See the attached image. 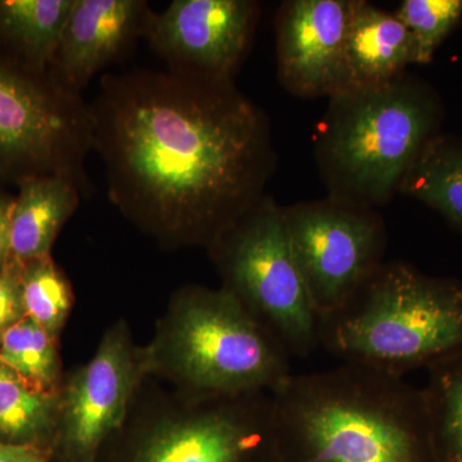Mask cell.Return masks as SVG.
<instances>
[{
  "label": "cell",
  "mask_w": 462,
  "mask_h": 462,
  "mask_svg": "<svg viewBox=\"0 0 462 462\" xmlns=\"http://www.w3.org/2000/svg\"><path fill=\"white\" fill-rule=\"evenodd\" d=\"M89 108L111 199L145 230L211 247L263 199L275 163L269 123L233 80L107 76Z\"/></svg>",
  "instance_id": "6da1fadb"
},
{
  "label": "cell",
  "mask_w": 462,
  "mask_h": 462,
  "mask_svg": "<svg viewBox=\"0 0 462 462\" xmlns=\"http://www.w3.org/2000/svg\"><path fill=\"white\" fill-rule=\"evenodd\" d=\"M272 397L287 462L437 458L424 392L401 376L342 363L291 374Z\"/></svg>",
  "instance_id": "7a4b0ae2"
},
{
  "label": "cell",
  "mask_w": 462,
  "mask_h": 462,
  "mask_svg": "<svg viewBox=\"0 0 462 462\" xmlns=\"http://www.w3.org/2000/svg\"><path fill=\"white\" fill-rule=\"evenodd\" d=\"M342 363L401 376L462 352V282L383 263L342 309L319 319Z\"/></svg>",
  "instance_id": "3957f363"
},
{
  "label": "cell",
  "mask_w": 462,
  "mask_h": 462,
  "mask_svg": "<svg viewBox=\"0 0 462 462\" xmlns=\"http://www.w3.org/2000/svg\"><path fill=\"white\" fill-rule=\"evenodd\" d=\"M440 116L434 91L404 74L330 97L316 154L331 199L373 209L388 203L437 135Z\"/></svg>",
  "instance_id": "277c9868"
},
{
  "label": "cell",
  "mask_w": 462,
  "mask_h": 462,
  "mask_svg": "<svg viewBox=\"0 0 462 462\" xmlns=\"http://www.w3.org/2000/svg\"><path fill=\"white\" fill-rule=\"evenodd\" d=\"M158 354L191 397L273 393L291 374L285 346L224 288L182 291Z\"/></svg>",
  "instance_id": "5b68a950"
},
{
  "label": "cell",
  "mask_w": 462,
  "mask_h": 462,
  "mask_svg": "<svg viewBox=\"0 0 462 462\" xmlns=\"http://www.w3.org/2000/svg\"><path fill=\"white\" fill-rule=\"evenodd\" d=\"M224 289L287 349L307 357L319 342V319L287 233L282 207L263 197L209 247Z\"/></svg>",
  "instance_id": "8992f818"
},
{
  "label": "cell",
  "mask_w": 462,
  "mask_h": 462,
  "mask_svg": "<svg viewBox=\"0 0 462 462\" xmlns=\"http://www.w3.org/2000/svg\"><path fill=\"white\" fill-rule=\"evenodd\" d=\"M90 149V108L78 91L0 60V173L20 182L63 175L81 185Z\"/></svg>",
  "instance_id": "52a82bcc"
},
{
  "label": "cell",
  "mask_w": 462,
  "mask_h": 462,
  "mask_svg": "<svg viewBox=\"0 0 462 462\" xmlns=\"http://www.w3.org/2000/svg\"><path fill=\"white\" fill-rule=\"evenodd\" d=\"M318 319L338 311L383 264L384 221L373 208L329 199L282 208Z\"/></svg>",
  "instance_id": "ba28073f"
},
{
  "label": "cell",
  "mask_w": 462,
  "mask_h": 462,
  "mask_svg": "<svg viewBox=\"0 0 462 462\" xmlns=\"http://www.w3.org/2000/svg\"><path fill=\"white\" fill-rule=\"evenodd\" d=\"M276 447L272 393L191 397L187 411L152 434L138 462H245Z\"/></svg>",
  "instance_id": "9c48e42d"
},
{
  "label": "cell",
  "mask_w": 462,
  "mask_h": 462,
  "mask_svg": "<svg viewBox=\"0 0 462 462\" xmlns=\"http://www.w3.org/2000/svg\"><path fill=\"white\" fill-rule=\"evenodd\" d=\"M148 366V354L135 351L124 325L106 333L94 357L60 391L57 437L71 454L90 458L118 430Z\"/></svg>",
  "instance_id": "30bf717a"
},
{
  "label": "cell",
  "mask_w": 462,
  "mask_h": 462,
  "mask_svg": "<svg viewBox=\"0 0 462 462\" xmlns=\"http://www.w3.org/2000/svg\"><path fill=\"white\" fill-rule=\"evenodd\" d=\"M248 0H175L165 12L149 14L144 33L173 71L233 78L257 20Z\"/></svg>",
  "instance_id": "8fae6325"
},
{
  "label": "cell",
  "mask_w": 462,
  "mask_h": 462,
  "mask_svg": "<svg viewBox=\"0 0 462 462\" xmlns=\"http://www.w3.org/2000/svg\"><path fill=\"white\" fill-rule=\"evenodd\" d=\"M355 0H291L278 23V74L300 97H333L343 88Z\"/></svg>",
  "instance_id": "7c38bea8"
},
{
  "label": "cell",
  "mask_w": 462,
  "mask_h": 462,
  "mask_svg": "<svg viewBox=\"0 0 462 462\" xmlns=\"http://www.w3.org/2000/svg\"><path fill=\"white\" fill-rule=\"evenodd\" d=\"M151 12L139 0H74L51 60L54 78L78 91L144 33Z\"/></svg>",
  "instance_id": "4fadbf2b"
},
{
  "label": "cell",
  "mask_w": 462,
  "mask_h": 462,
  "mask_svg": "<svg viewBox=\"0 0 462 462\" xmlns=\"http://www.w3.org/2000/svg\"><path fill=\"white\" fill-rule=\"evenodd\" d=\"M412 63H416L415 42L396 14L355 0L340 91L391 83Z\"/></svg>",
  "instance_id": "5bb4252c"
},
{
  "label": "cell",
  "mask_w": 462,
  "mask_h": 462,
  "mask_svg": "<svg viewBox=\"0 0 462 462\" xmlns=\"http://www.w3.org/2000/svg\"><path fill=\"white\" fill-rule=\"evenodd\" d=\"M80 187L63 175L23 179L11 214V261L51 256V245L80 202Z\"/></svg>",
  "instance_id": "9a60e30c"
},
{
  "label": "cell",
  "mask_w": 462,
  "mask_h": 462,
  "mask_svg": "<svg viewBox=\"0 0 462 462\" xmlns=\"http://www.w3.org/2000/svg\"><path fill=\"white\" fill-rule=\"evenodd\" d=\"M400 191L439 212L462 233V139L437 134L404 176Z\"/></svg>",
  "instance_id": "2e32d148"
},
{
  "label": "cell",
  "mask_w": 462,
  "mask_h": 462,
  "mask_svg": "<svg viewBox=\"0 0 462 462\" xmlns=\"http://www.w3.org/2000/svg\"><path fill=\"white\" fill-rule=\"evenodd\" d=\"M74 0H2L0 35L33 71L51 65Z\"/></svg>",
  "instance_id": "e0dca14e"
},
{
  "label": "cell",
  "mask_w": 462,
  "mask_h": 462,
  "mask_svg": "<svg viewBox=\"0 0 462 462\" xmlns=\"http://www.w3.org/2000/svg\"><path fill=\"white\" fill-rule=\"evenodd\" d=\"M60 398L58 392H42L20 380L0 382V442L33 447L57 437Z\"/></svg>",
  "instance_id": "ac0fdd59"
},
{
  "label": "cell",
  "mask_w": 462,
  "mask_h": 462,
  "mask_svg": "<svg viewBox=\"0 0 462 462\" xmlns=\"http://www.w3.org/2000/svg\"><path fill=\"white\" fill-rule=\"evenodd\" d=\"M428 370L422 392L438 462H462V352Z\"/></svg>",
  "instance_id": "d6986e66"
},
{
  "label": "cell",
  "mask_w": 462,
  "mask_h": 462,
  "mask_svg": "<svg viewBox=\"0 0 462 462\" xmlns=\"http://www.w3.org/2000/svg\"><path fill=\"white\" fill-rule=\"evenodd\" d=\"M0 360L29 387L58 392L60 360L57 338L27 316L3 336Z\"/></svg>",
  "instance_id": "ffe728a7"
},
{
  "label": "cell",
  "mask_w": 462,
  "mask_h": 462,
  "mask_svg": "<svg viewBox=\"0 0 462 462\" xmlns=\"http://www.w3.org/2000/svg\"><path fill=\"white\" fill-rule=\"evenodd\" d=\"M20 282L27 318L58 338L72 309V289L66 276L53 258L45 256L20 264Z\"/></svg>",
  "instance_id": "44dd1931"
},
{
  "label": "cell",
  "mask_w": 462,
  "mask_h": 462,
  "mask_svg": "<svg viewBox=\"0 0 462 462\" xmlns=\"http://www.w3.org/2000/svg\"><path fill=\"white\" fill-rule=\"evenodd\" d=\"M394 14L411 33L416 63H428L460 21L462 0H404Z\"/></svg>",
  "instance_id": "7402d4cb"
},
{
  "label": "cell",
  "mask_w": 462,
  "mask_h": 462,
  "mask_svg": "<svg viewBox=\"0 0 462 462\" xmlns=\"http://www.w3.org/2000/svg\"><path fill=\"white\" fill-rule=\"evenodd\" d=\"M26 318L21 291L20 264L12 263L0 273V340L14 324Z\"/></svg>",
  "instance_id": "603a6c76"
},
{
  "label": "cell",
  "mask_w": 462,
  "mask_h": 462,
  "mask_svg": "<svg viewBox=\"0 0 462 462\" xmlns=\"http://www.w3.org/2000/svg\"><path fill=\"white\" fill-rule=\"evenodd\" d=\"M14 200L0 191V273L11 263V214Z\"/></svg>",
  "instance_id": "cb8c5ba5"
},
{
  "label": "cell",
  "mask_w": 462,
  "mask_h": 462,
  "mask_svg": "<svg viewBox=\"0 0 462 462\" xmlns=\"http://www.w3.org/2000/svg\"><path fill=\"white\" fill-rule=\"evenodd\" d=\"M0 462H48V460L42 449L0 442Z\"/></svg>",
  "instance_id": "d4e9b609"
},
{
  "label": "cell",
  "mask_w": 462,
  "mask_h": 462,
  "mask_svg": "<svg viewBox=\"0 0 462 462\" xmlns=\"http://www.w3.org/2000/svg\"><path fill=\"white\" fill-rule=\"evenodd\" d=\"M2 380H20V382H23L18 376L16 375V373L12 372L11 369L3 363L2 360H0V382Z\"/></svg>",
  "instance_id": "484cf974"
}]
</instances>
